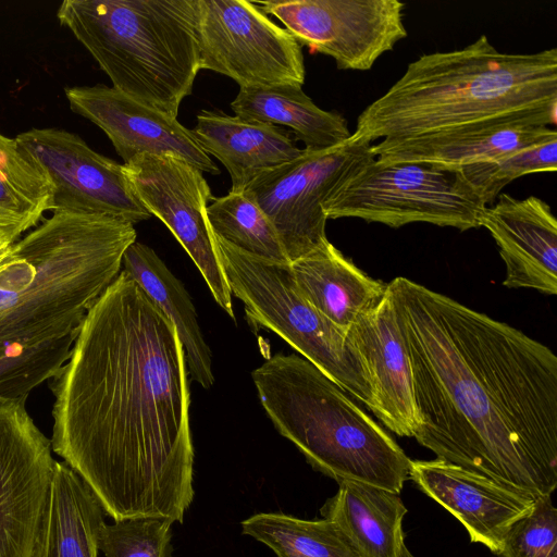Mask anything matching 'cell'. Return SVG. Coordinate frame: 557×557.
Wrapping results in <instances>:
<instances>
[{"label": "cell", "mask_w": 557, "mask_h": 557, "mask_svg": "<svg viewBox=\"0 0 557 557\" xmlns=\"http://www.w3.org/2000/svg\"><path fill=\"white\" fill-rule=\"evenodd\" d=\"M52 451L114 521L182 523L195 491L185 352L175 326L123 270L49 380Z\"/></svg>", "instance_id": "6da1fadb"}, {"label": "cell", "mask_w": 557, "mask_h": 557, "mask_svg": "<svg viewBox=\"0 0 557 557\" xmlns=\"http://www.w3.org/2000/svg\"><path fill=\"white\" fill-rule=\"evenodd\" d=\"M409 356L417 442L534 496L557 487V357L518 329L406 277L387 283Z\"/></svg>", "instance_id": "7a4b0ae2"}, {"label": "cell", "mask_w": 557, "mask_h": 557, "mask_svg": "<svg viewBox=\"0 0 557 557\" xmlns=\"http://www.w3.org/2000/svg\"><path fill=\"white\" fill-rule=\"evenodd\" d=\"M52 212L0 255V354L78 330L136 242L128 221Z\"/></svg>", "instance_id": "3957f363"}, {"label": "cell", "mask_w": 557, "mask_h": 557, "mask_svg": "<svg viewBox=\"0 0 557 557\" xmlns=\"http://www.w3.org/2000/svg\"><path fill=\"white\" fill-rule=\"evenodd\" d=\"M557 107V49L498 51L485 35L423 54L358 116L351 139L406 138Z\"/></svg>", "instance_id": "277c9868"}, {"label": "cell", "mask_w": 557, "mask_h": 557, "mask_svg": "<svg viewBox=\"0 0 557 557\" xmlns=\"http://www.w3.org/2000/svg\"><path fill=\"white\" fill-rule=\"evenodd\" d=\"M277 432L335 480L400 494L411 459L346 392L310 361L278 352L251 373Z\"/></svg>", "instance_id": "5b68a950"}, {"label": "cell", "mask_w": 557, "mask_h": 557, "mask_svg": "<svg viewBox=\"0 0 557 557\" xmlns=\"http://www.w3.org/2000/svg\"><path fill=\"white\" fill-rule=\"evenodd\" d=\"M57 17L113 88L177 119L200 71L196 0H65Z\"/></svg>", "instance_id": "8992f818"}, {"label": "cell", "mask_w": 557, "mask_h": 557, "mask_svg": "<svg viewBox=\"0 0 557 557\" xmlns=\"http://www.w3.org/2000/svg\"><path fill=\"white\" fill-rule=\"evenodd\" d=\"M213 239L231 293L243 301L250 324L277 334L373 412L369 379L347 333L301 296L290 263L248 255L214 234Z\"/></svg>", "instance_id": "52a82bcc"}, {"label": "cell", "mask_w": 557, "mask_h": 557, "mask_svg": "<svg viewBox=\"0 0 557 557\" xmlns=\"http://www.w3.org/2000/svg\"><path fill=\"white\" fill-rule=\"evenodd\" d=\"M485 207L453 171L375 158L345 180L323 203L326 219L357 218L393 228L424 222L459 231L480 227Z\"/></svg>", "instance_id": "ba28073f"}, {"label": "cell", "mask_w": 557, "mask_h": 557, "mask_svg": "<svg viewBox=\"0 0 557 557\" xmlns=\"http://www.w3.org/2000/svg\"><path fill=\"white\" fill-rule=\"evenodd\" d=\"M372 159L371 144L350 137L329 149H302L298 157L263 172L246 188L273 224L290 263L327 240L323 203Z\"/></svg>", "instance_id": "9c48e42d"}, {"label": "cell", "mask_w": 557, "mask_h": 557, "mask_svg": "<svg viewBox=\"0 0 557 557\" xmlns=\"http://www.w3.org/2000/svg\"><path fill=\"white\" fill-rule=\"evenodd\" d=\"M200 70L239 88L304 85L302 49L293 35L247 0H196Z\"/></svg>", "instance_id": "30bf717a"}, {"label": "cell", "mask_w": 557, "mask_h": 557, "mask_svg": "<svg viewBox=\"0 0 557 557\" xmlns=\"http://www.w3.org/2000/svg\"><path fill=\"white\" fill-rule=\"evenodd\" d=\"M257 3L299 45L334 59L337 69L367 71L407 37L398 0H272Z\"/></svg>", "instance_id": "8fae6325"}, {"label": "cell", "mask_w": 557, "mask_h": 557, "mask_svg": "<svg viewBox=\"0 0 557 557\" xmlns=\"http://www.w3.org/2000/svg\"><path fill=\"white\" fill-rule=\"evenodd\" d=\"M123 165L141 205L166 225L199 269L214 300L235 319L232 293L207 220L213 197L203 172L171 156L139 154Z\"/></svg>", "instance_id": "7c38bea8"}, {"label": "cell", "mask_w": 557, "mask_h": 557, "mask_svg": "<svg viewBox=\"0 0 557 557\" xmlns=\"http://www.w3.org/2000/svg\"><path fill=\"white\" fill-rule=\"evenodd\" d=\"M15 140L51 181L52 211L107 215L133 224L151 218L124 165L96 152L79 136L64 129L33 128Z\"/></svg>", "instance_id": "4fadbf2b"}, {"label": "cell", "mask_w": 557, "mask_h": 557, "mask_svg": "<svg viewBox=\"0 0 557 557\" xmlns=\"http://www.w3.org/2000/svg\"><path fill=\"white\" fill-rule=\"evenodd\" d=\"M26 399L0 397V557H30L57 461Z\"/></svg>", "instance_id": "5bb4252c"}, {"label": "cell", "mask_w": 557, "mask_h": 557, "mask_svg": "<svg viewBox=\"0 0 557 557\" xmlns=\"http://www.w3.org/2000/svg\"><path fill=\"white\" fill-rule=\"evenodd\" d=\"M557 107L516 112L449 129L371 145L383 163H423L453 171L557 137Z\"/></svg>", "instance_id": "9a60e30c"}, {"label": "cell", "mask_w": 557, "mask_h": 557, "mask_svg": "<svg viewBox=\"0 0 557 557\" xmlns=\"http://www.w3.org/2000/svg\"><path fill=\"white\" fill-rule=\"evenodd\" d=\"M70 108L104 132L124 164L139 154L171 156L202 172L220 173L191 129L176 117L137 102L106 85L67 87Z\"/></svg>", "instance_id": "2e32d148"}, {"label": "cell", "mask_w": 557, "mask_h": 557, "mask_svg": "<svg viewBox=\"0 0 557 557\" xmlns=\"http://www.w3.org/2000/svg\"><path fill=\"white\" fill-rule=\"evenodd\" d=\"M409 479L466 528L470 541L499 556L505 536L537 496L446 460H411Z\"/></svg>", "instance_id": "e0dca14e"}, {"label": "cell", "mask_w": 557, "mask_h": 557, "mask_svg": "<svg viewBox=\"0 0 557 557\" xmlns=\"http://www.w3.org/2000/svg\"><path fill=\"white\" fill-rule=\"evenodd\" d=\"M369 379L374 416L399 436L413 437L416 411L411 364L403 342L388 287L347 331Z\"/></svg>", "instance_id": "ac0fdd59"}, {"label": "cell", "mask_w": 557, "mask_h": 557, "mask_svg": "<svg viewBox=\"0 0 557 557\" xmlns=\"http://www.w3.org/2000/svg\"><path fill=\"white\" fill-rule=\"evenodd\" d=\"M480 227L499 248L506 287L557 294V221L544 200L499 194L496 203L482 211Z\"/></svg>", "instance_id": "d6986e66"}, {"label": "cell", "mask_w": 557, "mask_h": 557, "mask_svg": "<svg viewBox=\"0 0 557 557\" xmlns=\"http://www.w3.org/2000/svg\"><path fill=\"white\" fill-rule=\"evenodd\" d=\"M196 120L191 133L203 151L227 170L230 191H245L260 174L302 152L289 133L276 125L208 110H202Z\"/></svg>", "instance_id": "ffe728a7"}, {"label": "cell", "mask_w": 557, "mask_h": 557, "mask_svg": "<svg viewBox=\"0 0 557 557\" xmlns=\"http://www.w3.org/2000/svg\"><path fill=\"white\" fill-rule=\"evenodd\" d=\"M301 296L347 333L357 318L384 296L387 284L374 280L346 258L329 239L290 263Z\"/></svg>", "instance_id": "44dd1931"}, {"label": "cell", "mask_w": 557, "mask_h": 557, "mask_svg": "<svg viewBox=\"0 0 557 557\" xmlns=\"http://www.w3.org/2000/svg\"><path fill=\"white\" fill-rule=\"evenodd\" d=\"M104 510L64 461H55L30 557H98Z\"/></svg>", "instance_id": "7402d4cb"}, {"label": "cell", "mask_w": 557, "mask_h": 557, "mask_svg": "<svg viewBox=\"0 0 557 557\" xmlns=\"http://www.w3.org/2000/svg\"><path fill=\"white\" fill-rule=\"evenodd\" d=\"M320 512L342 530L360 557H399L407 513L400 494L342 481Z\"/></svg>", "instance_id": "603a6c76"}, {"label": "cell", "mask_w": 557, "mask_h": 557, "mask_svg": "<svg viewBox=\"0 0 557 557\" xmlns=\"http://www.w3.org/2000/svg\"><path fill=\"white\" fill-rule=\"evenodd\" d=\"M125 271L175 326L183 345L188 373L205 388L214 383L208 347L191 298L183 283L149 246L134 242L125 251Z\"/></svg>", "instance_id": "cb8c5ba5"}, {"label": "cell", "mask_w": 557, "mask_h": 557, "mask_svg": "<svg viewBox=\"0 0 557 557\" xmlns=\"http://www.w3.org/2000/svg\"><path fill=\"white\" fill-rule=\"evenodd\" d=\"M301 85L280 84L239 88L231 109L236 116L290 128L307 150H324L351 137L346 119L319 108Z\"/></svg>", "instance_id": "d4e9b609"}, {"label": "cell", "mask_w": 557, "mask_h": 557, "mask_svg": "<svg viewBox=\"0 0 557 557\" xmlns=\"http://www.w3.org/2000/svg\"><path fill=\"white\" fill-rule=\"evenodd\" d=\"M48 175L20 147L0 133V225L25 233L53 210Z\"/></svg>", "instance_id": "484cf974"}, {"label": "cell", "mask_w": 557, "mask_h": 557, "mask_svg": "<svg viewBox=\"0 0 557 557\" xmlns=\"http://www.w3.org/2000/svg\"><path fill=\"white\" fill-rule=\"evenodd\" d=\"M242 533L271 548L277 557H360L331 520H305L261 512L240 523Z\"/></svg>", "instance_id": "4316f807"}, {"label": "cell", "mask_w": 557, "mask_h": 557, "mask_svg": "<svg viewBox=\"0 0 557 557\" xmlns=\"http://www.w3.org/2000/svg\"><path fill=\"white\" fill-rule=\"evenodd\" d=\"M212 200L206 214L214 235L248 255L290 263L273 224L245 191H230Z\"/></svg>", "instance_id": "83f0119b"}, {"label": "cell", "mask_w": 557, "mask_h": 557, "mask_svg": "<svg viewBox=\"0 0 557 557\" xmlns=\"http://www.w3.org/2000/svg\"><path fill=\"white\" fill-rule=\"evenodd\" d=\"M557 170V137L530 146L494 160L453 170L483 207H490L502 189L513 180L535 173Z\"/></svg>", "instance_id": "f1b7e54d"}, {"label": "cell", "mask_w": 557, "mask_h": 557, "mask_svg": "<svg viewBox=\"0 0 557 557\" xmlns=\"http://www.w3.org/2000/svg\"><path fill=\"white\" fill-rule=\"evenodd\" d=\"M78 331L37 346L8 347L0 354V397H27L50 380L71 356Z\"/></svg>", "instance_id": "f546056e"}, {"label": "cell", "mask_w": 557, "mask_h": 557, "mask_svg": "<svg viewBox=\"0 0 557 557\" xmlns=\"http://www.w3.org/2000/svg\"><path fill=\"white\" fill-rule=\"evenodd\" d=\"M172 523L163 518L106 523L99 536V550L104 557H171Z\"/></svg>", "instance_id": "4dcf8cb0"}, {"label": "cell", "mask_w": 557, "mask_h": 557, "mask_svg": "<svg viewBox=\"0 0 557 557\" xmlns=\"http://www.w3.org/2000/svg\"><path fill=\"white\" fill-rule=\"evenodd\" d=\"M499 557H557V509L552 495L537 496L531 511L513 522Z\"/></svg>", "instance_id": "1f68e13d"}, {"label": "cell", "mask_w": 557, "mask_h": 557, "mask_svg": "<svg viewBox=\"0 0 557 557\" xmlns=\"http://www.w3.org/2000/svg\"><path fill=\"white\" fill-rule=\"evenodd\" d=\"M22 234L18 230L0 225V253L20 239Z\"/></svg>", "instance_id": "d6a6232c"}, {"label": "cell", "mask_w": 557, "mask_h": 557, "mask_svg": "<svg viewBox=\"0 0 557 557\" xmlns=\"http://www.w3.org/2000/svg\"><path fill=\"white\" fill-rule=\"evenodd\" d=\"M399 557H414V556H413V555H412V553L409 550V548H407V546H406V545H404V546L401 547V550H400Z\"/></svg>", "instance_id": "836d02e7"}, {"label": "cell", "mask_w": 557, "mask_h": 557, "mask_svg": "<svg viewBox=\"0 0 557 557\" xmlns=\"http://www.w3.org/2000/svg\"><path fill=\"white\" fill-rule=\"evenodd\" d=\"M4 251H5V250H4ZM1 253H2V252H1ZM1 253H0V255H1Z\"/></svg>", "instance_id": "e575fe53"}]
</instances>
